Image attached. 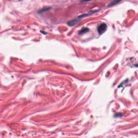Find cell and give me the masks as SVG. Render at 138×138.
Listing matches in <instances>:
<instances>
[{
	"mask_svg": "<svg viewBox=\"0 0 138 138\" xmlns=\"http://www.w3.org/2000/svg\"><path fill=\"white\" fill-rule=\"evenodd\" d=\"M90 1H92V0H81V2H89Z\"/></svg>",
	"mask_w": 138,
	"mask_h": 138,
	"instance_id": "cell-7",
	"label": "cell"
},
{
	"mask_svg": "<svg viewBox=\"0 0 138 138\" xmlns=\"http://www.w3.org/2000/svg\"><path fill=\"white\" fill-rule=\"evenodd\" d=\"M89 31V29L87 28H84L83 29H81V30L79 31V34H84L86 33L87 32H88Z\"/></svg>",
	"mask_w": 138,
	"mask_h": 138,
	"instance_id": "cell-5",
	"label": "cell"
},
{
	"mask_svg": "<svg viewBox=\"0 0 138 138\" xmlns=\"http://www.w3.org/2000/svg\"><path fill=\"white\" fill-rule=\"evenodd\" d=\"M50 9H51V8H43V9H42L39 10V11L38 12H39V13H42V12H46L48 11V10H50Z\"/></svg>",
	"mask_w": 138,
	"mask_h": 138,
	"instance_id": "cell-6",
	"label": "cell"
},
{
	"mask_svg": "<svg viewBox=\"0 0 138 138\" xmlns=\"http://www.w3.org/2000/svg\"><path fill=\"white\" fill-rule=\"evenodd\" d=\"M79 19L73 20L69 21V22L68 23V24L70 26H74L76 24H77L79 22Z\"/></svg>",
	"mask_w": 138,
	"mask_h": 138,
	"instance_id": "cell-2",
	"label": "cell"
},
{
	"mask_svg": "<svg viewBox=\"0 0 138 138\" xmlns=\"http://www.w3.org/2000/svg\"><path fill=\"white\" fill-rule=\"evenodd\" d=\"M107 25L105 23H102L98 27V31L100 34H102L106 31L107 29Z\"/></svg>",
	"mask_w": 138,
	"mask_h": 138,
	"instance_id": "cell-1",
	"label": "cell"
},
{
	"mask_svg": "<svg viewBox=\"0 0 138 138\" xmlns=\"http://www.w3.org/2000/svg\"><path fill=\"white\" fill-rule=\"evenodd\" d=\"M98 12V10H93V11H91V12H89L88 13H87V14H84V15H82L79 16V18H83V17L88 16H90V15H91L92 14H94V13H95V12Z\"/></svg>",
	"mask_w": 138,
	"mask_h": 138,
	"instance_id": "cell-3",
	"label": "cell"
},
{
	"mask_svg": "<svg viewBox=\"0 0 138 138\" xmlns=\"http://www.w3.org/2000/svg\"><path fill=\"white\" fill-rule=\"evenodd\" d=\"M122 0H114L112 2H111V3L108 5V7H112L113 6H115L116 4L119 3V2H121Z\"/></svg>",
	"mask_w": 138,
	"mask_h": 138,
	"instance_id": "cell-4",
	"label": "cell"
}]
</instances>
